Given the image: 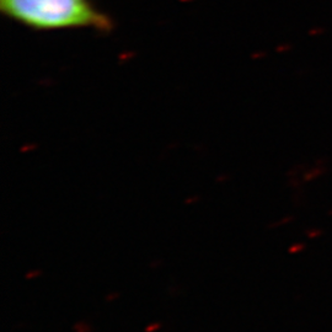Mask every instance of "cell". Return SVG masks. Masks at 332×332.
Here are the masks:
<instances>
[{
    "label": "cell",
    "instance_id": "6da1fadb",
    "mask_svg": "<svg viewBox=\"0 0 332 332\" xmlns=\"http://www.w3.org/2000/svg\"><path fill=\"white\" fill-rule=\"evenodd\" d=\"M0 9L12 21L38 31L107 32L112 27L110 17L91 0H0Z\"/></svg>",
    "mask_w": 332,
    "mask_h": 332
},
{
    "label": "cell",
    "instance_id": "7a4b0ae2",
    "mask_svg": "<svg viewBox=\"0 0 332 332\" xmlns=\"http://www.w3.org/2000/svg\"><path fill=\"white\" fill-rule=\"evenodd\" d=\"M73 330H74V332H91L92 331V326L90 325L87 321L80 320V321H76V323L74 324Z\"/></svg>",
    "mask_w": 332,
    "mask_h": 332
},
{
    "label": "cell",
    "instance_id": "3957f363",
    "mask_svg": "<svg viewBox=\"0 0 332 332\" xmlns=\"http://www.w3.org/2000/svg\"><path fill=\"white\" fill-rule=\"evenodd\" d=\"M41 274H42L41 269H31V271H29L26 274H25V278H26L27 281H30V279L37 278V277H39Z\"/></svg>",
    "mask_w": 332,
    "mask_h": 332
},
{
    "label": "cell",
    "instance_id": "277c9868",
    "mask_svg": "<svg viewBox=\"0 0 332 332\" xmlns=\"http://www.w3.org/2000/svg\"><path fill=\"white\" fill-rule=\"evenodd\" d=\"M160 329H161L160 323H151L146 328V332H155L160 330Z\"/></svg>",
    "mask_w": 332,
    "mask_h": 332
},
{
    "label": "cell",
    "instance_id": "5b68a950",
    "mask_svg": "<svg viewBox=\"0 0 332 332\" xmlns=\"http://www.w3.org/2000/svg\"><path fill=\"white\" fill-rule=\"evenodd\" d=\"M117 298H119V293L118 292H112V293H110V294H107L106 295V300L107 301H113V300H116Z\"/></svg>",
    "mask_w": 332,
    "mask_h": 332
},
{
    "label": "cell",
    "instance_id": "8992f818",
    "mask_svg": "<svg viewBox=\"0 0 332 332\" xmlns=\"http://www.w3.org/2000/svg\"><path fill=\"white\" fill-rule=\"evenodd\" d=\"M196 201H199V197H193V198L186 199V202H184V203H186V204H192V203H196Z\"/></svg>",
    "mask_w": 332,
    "mask_h": 332
}]
</instances>
